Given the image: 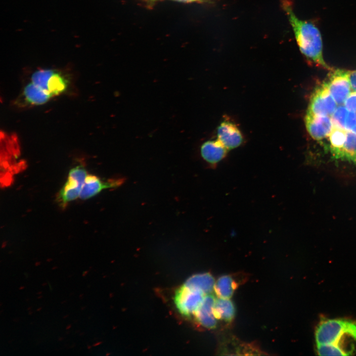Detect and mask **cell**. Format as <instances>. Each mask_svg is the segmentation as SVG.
<instances>
[{
	"instance_id": "cell-1",
	"label": "cell",
	"mask_w": 356,
	"mask_h": 356,
	"mask_svg": "<svg viewBox=\"0 0 356 356\" xmlns=\"http://www.w3.org/2000/svg\"><path fill=\"white\" fill-rule=\"evenodd\" d=\"M282 7L288 17L302 53L318 66L330 70L323 57L322 40L318 29L312 23L298 18L293 11L290 0H284Z\"/></svg>"
},
{
	"instance_id": "cell-2",
	"label": "cell",
	"mask_w": 356,
	"mask_h": 356,
	"mask_svg": "<svg viewBox=\"0 0 356 356\" xmlns=\"http://www.w3.org/2000/svg\"><path fill=\"white\" fill-rule=\"evenodd\" d=\"M345 334L356 341V321L342 319L324 320L316 328L315 340L317 344L339 346L340 340Z\"/></svg>"
},
{
	"instance_id": "cell-3",
	"label": "cell",
	"mask_w": 356,
	"mask_h": 356,
	"mask_svg": "<svg viewBox=\"0 0 356 356\" xmlns=\"http://www.w3.org/2000/svg\"><path fill=\"white\" fill-rule=\"evenodd\" d=\"M87 176V172L83 166H78L70 171L68 179L57 197L62 206L80 197Z\"/></svg>"
},
{
	"instance_id": "cell-4",
	"label": "cell",
	"mask_w": 356,
	"mask_h": 356,
	"mask_svg": "<svg viewBox=\"0 0 356 356\" xmlns=\"http://www.w3.org/2000/svg\"><path fill=\"white\" fill-rule=\"evenodd\" d=\"M336 103L324 83L313 93L307 113L316 116L332 115L337 108Z\"/></svg>"
},
{
	"instance_id": "cell-5",
	"label": "cell",
	"mask_w": 356,
	"mask_h": 356,
	"mask_svg": "<svg viewBox=\"0 0 356 356\" xmlns=\"http://www.w3.org/2000/svg\"><path fill=\"white\" fill-rule=\"evenodd\" d=\"M204 295L200 291L189 288L183 285L176 291L174 302L181 314L189 316L194 314L200 306L204 297Z\"/></svg>"
},
{
	"instance_id": "cell-6",
	"label": "cell",
	"mask_w": 356,
	"mask_h": 356,
	"mask_svg": "<svg viewBox=\"0 0 356 356\" xmlns=\"http://www.w3.org/2000/svg\"><path fill=\"white\" fill-rule=\"evenodd\" d=\"M325 83L336 102L342 104L351 93L349 71L338 69L333 71Z\"/></svg>"
},
{
	"instance_id": "cell-7",
	"label": "cell",
	"mask_w": 356,
	"mask_h": 356,
	"mask_svg": "<svg viewBox=\"0 0 356 356\" xmlns=\"http://www.w3.org/2000/svg\"><path fill=\"white\" fill-rule=\"evenodd\" d=\"M125 182L124 178H113L103 181L97 177L88 175L83 184L80 198L82 200L90 198L105 189L118 187Z\"/></svg>"
},
{
	"instance_id": "cell-8",
	"label": "cell",
	"mask_w": 356,
	"mask_h": 356,
	"mask_svg": "<svg viewBox=\"0 0 356 356\" xmlns=\"http://www.w3.org/2000/svg\"><path fill=\"white\" fill-rule=\"evenodd\" d=\"M305 124L308 132L314 139H322L330 135L333 127L328 116H316L307 113Z\"/></svg>"
},
{
	"instance_id": "cell-9",
	"label": "cell",
	"mask_w": 356,
	"mask_h": 356,
	"mask_svg": "<svg viewBox=\"0 0 356 356\" xmlns=\"http://www.w3.org/2000/svg\"><path fill=\"white\" fill-rule=\"evenodd\" d=\"M217 136L227 150L238 147L243 141L242 134L238 127L227 121L222 122L218 126Z\"/></svg>"
},
{
	"instance_id": "cell-10",
	"label": "cell",
	"mask_w": 356,
	"mask_h": 356,
	"mask_svg": "<svg viewBox=\"0 0 356 356\" xmlns=\"http://www.w3.org/2000/svg\"><path fill=\"white\" fill-rule=\"evenodd\" d=\"M216 299L212 294H206L194 313L198 322L206 328L214 329L217 326V319L213 312Z\"/></svg>"
},
{
	"instance_id": "cell-11",
	"label": "cell",
	"mask_w": 356,
	"mask_h": 356,
	"mask_svg": "<svg viewBox=\"0 0 356 356\" xmlns=\"http://www.w3.org/2000/svg\"><path fill=\"white\" fill-rule=\"evenodd\" d=\"M227 151L226 148L218 139L205 142L200 148L202 158L212 165L221 161L225 157Z\"/></svg>"
},
{
	"instance_id": "cell-12",
	"label": "cell",
	"mask_w": 356,
	"mask_h": 356,
	"mask_svg": "<svg viewBox=\"0 0 356 356\" xmlns=\"http://www.w3.org/2000/svg\"><path fill=\"white\" fill-rule=\"evenodd\" d=\"M215 284L213 276L209 273H203L191 276L184 285L189 288L200 291L204 294H208L214 290Z\"/></svg>"
},
{
	"instance_id": "cell-13",
	"label": "cell",
	"mask_w": 356,
	"mask_h": 356,
	"mask_svg": "<svg viewBox=\"0 0 356 356\" xmlns=\"http://www.w3.org/2000/svg\"><path fill=\"white\" fill-rule=\"evenodd\" d=\"M239 284L238 281L233 275H224L215 282L214 290L219 298L229 299Z\"/></svg>"
},
{
	"instance_id": "cell-14",
	"label": "cell",
	"mask_w": 356,
	"mask_h": 356,
	"mask_svg": "<svg viewBox=\"0 0 356 356\" xmlns=\"http://www.w3.org/2000/svg\"><path fill=\"white\" fill-rule=\"evenodd\" d=\"M213 312L217 319L230 322L235 316V309L233 303L229 299L219 297L216 299Z\"/></svg>"
},
{
	"instance_id": "cell-15",
	"label": "cell",
	"mask_w": 356,
	"mask_h": 356,
	"mask_svg": "<svg viewBox=\"0 0 356 356\" xmlns=\"http://www.w3.org/2000/svg\"><path fill=\"white\" fill-rule=\"evenodd\" d=\"M24 96L28 103L34 105L44 104L52 97L48 92L35 85L32 82L25 87Z\"/></svg>"
},
{
	"instance_id": "cell-16",
	"label": "cell",
	"mask_w": 356,
	"mask_h": 356,
	"mask_svg": "<svg viewBox=\"0 0 356 356\" xmlns=\"http://www.w3.org/2000/svg\"><path fill=\"white\" fill-rule=\"evenodd\" d=\"M346 130L334 127L329 135L330 149L334 157L340 158L346 138Z\"/></svg>"
},
{
	"instance_id": "cell-17",
	"label": "cell",
	"mask_w": 356,
	"mask_h": 356,
	"mask_svg": "<svg viewBox=\"0 0 356 356\" xmlns=\"http://www.w3.org/2000/svg\"><path fill=\"white\" fill-rule=\"evenodd\" d=\"M67 86V79L60 73L53 70L47 80L46 90L53 96L64 91Z\"/></svg>"
},
{
	"instance_id": "cell-18",
	"label": "cell",
	"mask_w": 356,
	"mask_h": 356,
	"mask_svg": "<svg viewBox=\"0 0 356 356\" xmlns=\"http://www.w3.org/2000/svg\"><path fill=\"white\" fill-rule=\"evenodd\" d=\"M340 158L346 159L356 164V134L351 131L346 133V140Z\"/></svg>"
},
{
	"instance_id": "cell-19",
	"label": "cell",
	"mask_w": 356,
	"mask_h": 356,
	"mask_svg": "<svg viewBox=\"0 0 356 356\" xmlns=\"http://www.w3.org/2000/svg\"><path fill=\"white\" fill-rule=\"evenodd\" d=\"M53 71V70L51 69H43L35 71L32 75V82L38 87L47 91V82Z\"/></svg>"
},
{
	"instance_id": "cell-20",
	"label": "cell",
	"mask_w": 356,
	"mask_h": 356,
	"mask_svg": "<svg viewBox=\"0 0 356 356\" xmlns=\"http://www.w3.org/2000/svg\"><path fill=\"white\" fill-rule=\"evenodd\" d=\"M317 352L320 356H346V351L334 345L317 344Z\"/></svg>"
},
{
	"instance_id": "cell-21",
	"label": "cell",
	"mask_w": 356,
	"mask_h": 356,
	"mask_svg": "<svg viewBox=\"0 0 356 356\" xmlns=\"http://www.w3.org/2000/svg\"><path fill=\"white\" fill-rule=\"evenodd\" d=\"M348 113L347 109L345 106H340L337 107L332 116L334 127L346 130V123Z\"/></svg>"
},
{
	"instance_id": "cell-22",
	"label": "cell",
	"mask_w": 356,
	"mask_h": 356,
	"mask_svg": "<svg viewBox=\"0 0 356 356\" xmlns=\"http://www.w3.org/2000/svg\"><path fill=\"white\" fill-rule=\"evenodd\" d=\"M344 104L347 110L356 112V91L350 93L346 99Z\"/></svg>"
},
{
	"instance_id": "cell-23",
	"label": "cell",
	"mask_w": 356,
	"mask_h": 356,
	"mask_svg": "<svg viewBox=\"0 0 356 356\" xmlns=\"http://www.w3.org/2000/svg\"><path fill=\"white\" fill-rule=\"evenodd\" d=\"M356 127V112L350 111L348 113L346 128V130L352 131Z\"/></svg>"
},
{
	"instance_id": "cell-24",
	"label": "cell",
	"mask_w": 356,
	"mask_h": 356,
	"mask_svg": "<svg viewBox=\"0 0 356 356\" xmlns=\"http://www.w3.org/2000/svg\"><path fill=\"white\" fill-rule=\"evenodd\" d=\"M349 74L352 89L356 91V70L349 71Z\"/></svg>"
},
{
	"instance_id": "cell-25",
	"label": "cell",
	"mask_w": 356,
	"mask_h": 356,
	"mask_svg": "<svg viewBox=\"0 0 356 356\" xmlns=\"http://www.w3.org/2000/svg\"><path fill=\"white\" fill-rule=\"evenodd\" d=\"M177 0L185 1V2H192V1H197V0Z\"/></svg>"
},
{
	"instance_id": "cell-26",
	"label": "cell",
	"mask_w": 356,
	"mask_h": 356,
	"mask_svg": "<svg viewBox=\"0 0 356 356\" xmlns=\"http://www.w3.org/2000/svg\"><path fill=\"white\" fill-rule=\"evenodd\" d=\"M88 272H89V270L84 271L83 273V276H85L88 274Z\"/></svg>"
},
{
	"instance_id": "cell-27",
	"label": "cell",
	"mask_w": 356,
	"mask_h": 356,
	"mask_svg": "<svg viewBox=\"0 0 356 356\" xmlns=\"http://www.w3.org/2000/svg\"><path fill=\"white\" fill-rule=\"evenodd\" d=\"M40 264H41V263H40V262H36V263H35V266H40Z\"/></svg>"
},
{
	"instance_id": "cell-28",
	"label": "cell",
	"mask_w": 356,
	"mask_h": 356,
	"mask_svg": "<svg viewBox=\"0 0 356 356\" xmlns=\"http://www.w3.org/2000/svg\"><path fill=\"white\" fill-rule=\"evenodd\" d=\"M71 327V324H69V325L66 327V329H69V328H70Z\"/></svg>"
},
{
	"instance_id": "cell-29",
	"label": "cell",
	"mask_w": 356,
	"mask_h": 356,
	"mask_svg": "<svg viewBox=\"0 0 356 356\" xmlns=\"http://www.w3.org/2000/svg\"><path fill=\"white\" fill-rule=\"evenodd\" d=\"M24 288H25V287L24 286H21L19 288V289L20 290H22V289H23Z\"/></svg>"
},
{
	"instance_id": "cell-30",
	"label": "cell",
	"mask_w": 356,
	"mask_h": 356,
	"mask_svg": "<svg viewBox=\"0 0 356 356\" xmlns=\"http://www.w3.org/2000/svg\"><path fill=\"white\" fill-rule=\"evenodd\" d=\"M48 285H49V288H50V290L52 291V287H51V285H50V283H49L48 282Z\"/></svg>"
},
{
	"instance_id": "cell-31",
	"label": "cell",
	"mask_w": 356,
	"mask_h": 356,
	"mask_svg": "<svg viewBox=\"0 0 356 356\" xmlns=\"http://www.w3.org/2000/svg\"><path fill=\"white\" fill-rule=\"evenodd\" d=\"M57 267H57L54 266L52 268V269H55L57 268Z\"/></svg>"
},
{
	"instance_id": "cell-32",
	"label": "cell",
	"mask_w": 356,
	"mask_h": 356,
	"mask_svg": "<svg viewBox=\"0 0 356 356\" xmlns=\"http://www.w3.org/2000/svg\"><path fill=\"white\" fill-rule=\"evenodd\" d=\"M99 343H96V344L93 345V346H97V345H99Z\"/></svg>"
},
{
	"instance_id": "cell-33",
	"label": "cell",
	"mask_w": 356,
	"mask_h": 356,
	"mask_svg": "<svg viewBox=\"0 0 356 356\" xmlns=\"http://www.w3.org/2000/svg\"><path fill=\"white\" fill-rule=\"evenodd\" d=\"M352 131L356 134V127Z\"/></svg>"
},
{
	"instance_id": "cell-34",
	"label": "cell",
	"mask_w": 356,
	"mask_h": 356,
	"mask_svg": "<svg viewBox=\"0 0 356 356\" xmlns=\"http://www.w3.org/2000/svg\"><path fill=\"white\" fill-rule=\"evenodd\" d=\"M87 347H88V348L89 349H90L91 348V346L88 345L87 346Z\"/></svg>"
},
{
	"instance_id": "cell-35",
	"label": "cell",
	"mask_w": 356,
	"mask_h": 356,
	"mask_svg": "<svg viewBox=\"0 0 356 356\" xmlns=\"http://www.w3.org/2000/svg\"><path fill=\"white\" fill-rule=\"evenodd\" d=\"M41 309H42V308H39L37 310V311H39L41 310Z\"/></svg>"
},
{
	"instance_id": "cell-36",
	"label": "cell",
	"mask_w": 356,
	"mask_h": 356,
	"mask_svg": "<svg viewBox=\"0 0 356 356\" xmlns=\"http://www.w3.org/2000/svg\"><path fill=\"white\" fill-rule=\"evenodd\" d=\"M24 274L25 275V276L26 277V278H27L28 277L27 275H28V274H27L26 272L24 273Z\"/></svg>"
},
{
	"instance_id": "cell-37",
	"label": "cell",
	"mask_w": 356,
	"mask_h": 356,
	"mask_svg": "<svg viewBox=\"0 0 356 356\" xmlns=\"http://www.w3.org/2000/svg\"><path fill=\"white\" fill-rule=\"evenodd\" d=\"M63 339V338L59 337V340L61 341V340H62Z\"/></svg>"
},
{
	"instance_id": "cell-38",
	"label": "cell",
	"mask_w": 356,
	"mask_h": 356,
	"mask_svg": "<svg viewBox=\"0 0 356 356\" xmlns=\"http://www.w3.org/2000/svg\"><path fill=\"white\" fill-rule=\"evenodd\" d=\"M83 295V294H81L80 295V297L81 298H82V296Z\"/></svg>"
},
{
	"instance_id": "cell-39",
	"label": "cell",
	"mask_w": 356,
	"mask_h": 356,
	"mask_svg": "<svg viewBox=\"0 0 356 356\" xmlns=\"http://www.w3.org/2000/svg\"><path fill=\"white\" fill-rule=\"evenodd\" d=\"M46 284H47L46 283H44V284L43 283V284H42V285H43V286H45Z\"/></svg>"
},
{
	"instance_id": "cell-40",
	"label": "cell",
	"mask_w": 356,
	"mask_h": 356,
	"mask_svg": "<svg viewBox=\"0 0 356 356\" xmlns=\"http://www.w3.org/2000/svg\"><path fill=\"white\" fill-rule=\"evenodd\" d=\"M68 316V315H65L64 317H63L64 318H66Z\"/></svg>"
},
{
	"instance_id": "cell-41",
	"label": "cell",
	"mask_w": 356,
	"mask_h": 356,
	"mask_svg": "<svg viewBox=\"0 0 356 356\" xmlns=\"http://www.w3.org/2000/svg\"><path fill=\"white\" fill-rule=\"evenodd\" d=\"M41 293H42V292L41 291V292H39L37 294H41Z\"/></svg>"
},
{
	"instance_id": "cell-42",
	"label": "cell",
	"mask_w": 356,
	"mask_h": 356,
	"mask_svg": "<svg viewBox=\"0 0 356 356\" xmlns=\"http://www.w3.org/2000/svg\"><path fill=\"white\" fill-rule=\"evenodd\" d=\"M41 298H42V296H39V297H38L39 299Z\"/></svg>"
},
{
	"instance_id": "cell-43",
	"label": "cell",
	"mask_w": 356,
	"mask_h": 356,
	"mask_svg": "<svg viewBox=\"0 0 356 356\" xmlns=\"http://www.w3.org/2000/svg\"><path fill=\"white\" fill-rule=\"evenodd\" d=\"M51 260H51V259H48V260H47V261L48 262H50V261H51Z\"/></svg>"
},
{
	"instance_id": "cell-44",
	"label": "cell",
	"mask_w": 356,
	"mask_h": 356,
	"mask_svg": "<svg viewBox=\"0 0 356 356\" xmlns=\"http://www.w3.org/2000/svg\"><path fill=\"white\" fill-rule=\"evenodd\" d=\"M31 313H32V312H30L29 313V314H31Z\"/></svg>"
},
{
	"instance_id": "cell-45",
	"label": "cell",
	"mask_w": 356,
	"mask_h": 356,
	"mask_svg": "<svg viewBox=\"0 0 356 356\" xmlns=\"http://www.w3.org/2000/svg\"><path fill=\"white\" fill-rule=\"evenodd\" d=\"M31 308V307H29V308L28 309V310H29Z\"/></svg>"
}]
</instances>
